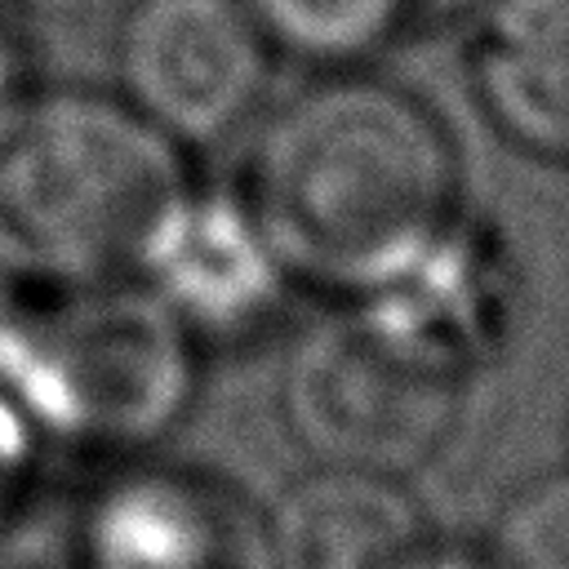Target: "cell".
<instances>
[{
	"label": "cell",
	"mask_w": 569,
	"mask_h": 569,
	"mask_svg": "<svg viewBox=\"0 0 569 569\" xmlns=\"http://www.w3.org/2000/svg\"><path fill=\"white\" fill-rule=\"evenodd\" d=\"M387 569H489L485 551L476 547H458V542H440V538H422L413 542L400 560H391Z\"/></svg>",
	"instance_id": "obj_14"
},
{
	"label": "cell",
	"mask_w": 569,
	"mask_h": 569,
	"mask_svg": "<svg viewBox=\"0 0 569 569\" xmlns=\"http://www.w3.org/2000/svg\"><path fill=\"white\" fill-rule=\"evenodd\" d=\"M267 520L271 569H387L427 538V520L400 476L316 462Z\"/></svg>",
	"instance_id": "obj_9"
},
{
	"label": "cell",
	"mask_w": 569,
	"mask_h": 569,
	"mask_svg": "<svg viewBox=\"0 0 569 569\" xmlns=\"http://www.w3.org/2000/svg\"><path fill=\"white\" fill-rule=\"evenodd\" d=\"M244 133L231 191L298 289L365 298L462 218L445 116L373 62L311 71Z\"/></svg>",
	"instance_id": "obj_1"
},
{
	"label": "cell",
	"mask_w": 569,
	"mask_h": 569,
	"mask_svg": "<svg viewBox=\"0 0 569 569\" xmlns=\"http://www.w3.org/2000/svg\"><path fill=\"white\" fill-rule=\"evenodd\" d=\"M111 13V89L191 156L271 102L284 58L240 0H120Z\"/></svg>",
	"instance_id": "obj_5"
},
{
	"label": "cell",
	"mask_w": 569,
	"mask_h": 569,
	"mask_svg": "<svg viewBox=\"0 0 569 569\" xmlns=\"http://www.w3.org/2000/svg\"><path fill=\"white\" fill-rule=\"evenodd\" d=\"M200 351L142 280L58 289L27 316H0V382L36 431L111 453L182 422Z\"/></svg>",
	"instance_id": "obj_3"
},
{
	"label": "cell",
	"mask_w": 569,
	"mask_h": 569,
	"mask_svg": "<svg viewBox=\"0 0 569 569\" xmlns=\"http://www.w3.org/2000/svg\"><path fill=\"white\" fill-rule=\"evenodd\" d=\"M138 280L200 347L258 333L293 289L240 196L200 182L169 213Z\"/></svg>",
	"instance_id": "obj_7"
},
{
	"label": "cell",
	"mask_w": 569,
	"mask_h": 569,
	"mask_svg": "<svg viewBox=\"0 0 569 569\" xmlns=\"http://www.w3.org/2000/svg\"><path fill=\"white\" fill-rule=\"evenodd\" d=\"M271 49L311 71L365 67L382 58L427 0H240Z\"/></svg>",
	"instance_id": "obj_10"
},
{
	"label": "cell",
	"mask_w": 569,
	"mask_h": 569,
	"mask_svg": "<svg viewBox=\"0 0 569 569\" xmlns=\"http://www.w3.org/2000/svg\"><path fill=\"white\" fill-rule=\"evenodd\" d=\"M191 164L116 89L36 84L0 129V276L49 293L138 280Z\"/></svg>",
	"instance_id": "obj_2"
},
{
	"label": "cell",
	"mask_w": 569,
	"mask_h": 569,
	"mask_svg": "<svg viewBox=\"0 0 569 569\" xmlns=\"http://www.w3.org/2000/svg\"><path fill=\"white\" fill-rule=\"evenodd\" d=\"M36 71L27 58V40L13 22V9L0 4V129L13 120V111L27 102V93L36 89Z\"/></svg>",
	"instance_id": "obj_13"
},
{
	"label": "cell",
	"mask_w": 569,
	"mask_h": 569,
	"mask_svg": "<svg viewBox=\"0 0 569 569\" xmlns=\"http://www.w3.org/2000/svg\"><path fill=\"white\" fill-rule=\"evenodd\" d=\"M462 67L476 107L511 147L569 169V0H480Z\"/></svg>",
	"instance_id": "obj_8"
},
{
	"label": "cell",
	"mask_w": 569,
	"mask_h": 569,
	"mask_svg": "<svg viewBox=\"0 0 569 569\" xmlns=\"http://www.w3.org/2000/svg\"><path fill=\"white\" fill-rule=\"evenodd\" d=\"M489 569H569V471L520 485L489 533Z\"/></svg>",
	"instance_id": "obj_11"
},
{
	"label": "cell",
	"mask_w": 569,
	"mask_h": 569,
	"mask_svg": "<svg viewBox=\"0 0 569 569\" xmlns=\"http://www.w3.org/2000/svg\"><path fill=\"white\" fill-rule=\"evenodd\" d=\"M13 13H36V18H89L98 9H116L120 0H0Z\"/></svg>",
	"instance_id": "obj_15"
},
{
	"label": "cell",
	"mask_w": 569,
	"mask_h": 569,
	"mask_svg": "<svg viewBox=\"0 0 569 569\" xmlns=\"http://www.w3.org/2000/svg\"><path fill=\"white\" fill-rule=\"evenodd\" d=\"M467 382L338 302L289 342L280 418L316 462L405 480L453 440Z\"/></svg>",
	"instance_id": "obj_4"
},
{
	"label": "cell",
	"mask_w": 569,
	"mask_h": 569,
	"mask_svg": "<svg viewBox=\"0 0 569 569\" xmlns=\"http://www.w3.org/2000/svg\"><path fill=\"white\" fill-rule=\"evenodd\" d=\"M80 569H271L267 520L213 471L138 462L93 493Z\"/></svg>",
	"instance_id": "obj_6"
},
{
	"label": "cell",
	"mask_w": 569,
	"mask_h": 569,
	"mask_svg": "<svg viewBox=\"0 0 569 569\" xmlns=\"http://www.w3.org/2000/svg\"><path fill=\"white\" fill-rule=\"evenodd\" d=\"M36 445H40L36 422L13 400V391L0 382V525L22 507V498L31 489Z\"/></svg>",
	"instance_id": "obj_12"
}]
</instances>
